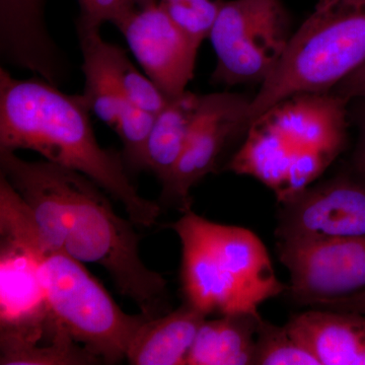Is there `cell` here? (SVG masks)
Instances as JSON below:
<instances>
[{
    "label": "cell",
    "instance_id": "6da1fadb",
    "mask_svg": "<svg viewBox=\"0 0 365 365\" xmlns=\"http://www.w3.org/2000/svg\"><path fill=\"white\" fill-rule=\"evenodd\" d=\"M0 175L32 210L41 244L111 276L120 294L148 319L169 313L168 282L139 254L140 237L130 220L115 212L97 182L76 170L16 151L0 150Z\"/></svg>",
    "mask_w": 365,
    "mask_h": 365
},
{
    "label": "cell",
    "instance_id": "7a4b0ae2",
    "mask_svg": "<svg viewBox=\"0 0 365 365\" xmlns=\"http://www.w3.org/2000/svg\"><path fill=\"white\" fill-rule=\"evenodd\" d=\"M83 95H68L37 78H14L0 68V150H28L76 170L124 206L134 225L157 223L160 206L139 195L123 157L98 143Z\"/></svg>",
    "mask_w": 365,
    "mask_h": 365
},
{
    "label": "cell",
    "instance_id": "3957f363",
    "mask_svg": "<svg viewBox=\"0 0 365 365\" xmlns=\"http://www.w3.org/2000/svg\"><path fill=\"white\" fill-rule=\"evenodd\" d=\"M350 101L334 91L276 103L250 126L225 170L272 190L278 203L313 185L345 150Z\"/></svg>",
    "mask_w": 365,
    "mask_h": 365
},
{
    "label": "cell",
    "instance_id": "277c9868",
    "mask_svg": "<svg viewBox=\"0 0 365 365\" xmlns=\"http://www.w3.org/2000/svg\"><path fill=\"white\" fill-rule=\"evenodd\" d=\"M178 235L182 292L203 313L260 314L264 302L287 292L252 230L210 222L188 209Z\"/></svg>",
    "mask_w": 365,
    "mask_h": 365
},
{
    "label": "cell",
    "instance_id": "5b68a950",
    "mask_svg": "<svg viewBox=\"0 0 365 365\" xmlns=\"http://www.w3.org/2000/svg\"><path fill=\"white\" fill-rule=\"evenodd\" d=\"M365 63V0H318L287 51L252 98L250 126L276 103L330 93Z\"/></svg>",
    "mask_w": 365,
    "mask_h": 365
},
{
    "label": "cell",
    "instance_id": "8992f818",
    "mask_svg": "<svg viewBox=\"0 0 365 365\" xmlns=\"http://www.w3.org/2000/svg\"><path fill=\"white\" fill-rule=\"evenodd\" d=\"M14 241L35 254L50 309L72 337L103 364L126 359L132 341L150 319L122 311L85 264L45 248L36 225Z\"/></svg>",
    "mask_w": 365,
    "mask_h": 365
},
{
    "label": "cell",
    "instance_id": "52a82bcc",
    "mask_svg": "<svg viewBox=\"0 0 365 365\" xmlns=\"http://www.w3.org/2000/svg\"><path fill=\"white\" fill-rule=\"evenodd\" d=\"M292 20L282 0H222L209 40L215 85H262L292 40Z\"/></svg>",
    "mask_w": 365,
    "mask_h": 365
},
{
    "label": "cell",
    "instance_id": "ba28073f",
    "mask_svg": "<svg viewBox=\"0 0 365 365\" xmlns=\"http://www.w3.org/2000/svg\"><path fill=\"white\" fill-rule=\"evenodd\" d=\"M277 253L289 271L288 294L302 306L365 289V235L280 239Z\"/></svg>",
    "mask_w": 365,
    "mask_h": 365
},
{
    "label": "cell",
    "instance_id": "9c48e42d",
    "mask_svg": "<svg viewBox=\"0 0 365 365\" xmlns=\"http://www.w3.org/2000/svg\"><path fill=\"white\" fill-rule=\"evenodd\" d=\"M252 98L227 91L203 95L188 143L170 181L163 187V203L174 205L181 212L191 209L192 188L215 173L225 151L248 133Z\"/></svg>",
    "mask_w": 365,
    "mask_h": 365
},
{
    "label": "cell",
    "instance_id": "30bf717a",
    "mask_svg": "<svg viewBox=\"0 0 365 365\" xmlns=\"http://www.w3.org/2000/svg\"><path fill=\"white\" fill-rule=\"evenodd\" d=\"M276 239L365 235V182L343 173L279 203Z\"/></svg>",
    "mask_w": 365,
    "mask_h": 365
},
{
    "label": "cell",
    "instance_id": "8fae6325",
    "mask_svg": "<svg viewBox=\"0 0 365 365\" xmlns=\"http://www.w3.org/2000/svg\"><path fill=\"white\" fill-rule=\"evenodd\" d=\"M118 30L144 73L169 100L193 79L198 48L160 4L136 9Z\"/></svg>",
    "mask_w": 365,
    "mask_h": 365
},
{
    "label": "cell",
    "instance_id": "7c38bea8",
    "mask_svg": "<svg viewBox=\"0 0 365 365\" xmlns=\"http://www.w3.org/2000/svg\"><path fill=\"white\" fill-rule=\"evenodd\" d=\"M46 0H0V56L7 66L49 78L66 63L45 18Z\"/></svg>",
    "mask_w": 365,
    "mask_h": 365
},
{
    "label": "cell",
    "instance_id": "4fadbf2b",
    "mask_svg": "<svg viewBox=\"0 0 365 365\" xmlns=\"http://www.w3.org/2000/svg\"><path fill=\"white\" fill-rule=\"evenodd\" d=\"M103 364L60 323L52 311L44 318L0 329L1 365H88Z\"/></svg>",
    "mask_w": 365,
    "mask_h": 365
},
{
    "label": "cell",
    "instance_id": "5bb4252c",
    "mask_svg": "<svg viewBox=\"0 0 365 365\" xmlns=\"http://www.w3.org/2000/svg\"><path fill=\"white\" fill-rule=\"evenodd\" d=\"M287 325L321 365H365L364 314L313 307Z\"/></svg>",
    "mask_w": 365,
    "mask_h": 365
},
{
    "label": "cell",
    "instance_id": "9a60e30c",
    "mask_svg": "<svg viewBox=\"0 0 365 365\" xmlns=\"http://www.w3.org/2000/svg\"><path fill=\"white\" fill-rule=\"evenodd\" d=\"M50 311L35 254L25 245L1 237L0 329L33 323Z\"/></svg>",
    "mask_w": 365,
    "mask_h": 365
},
{
    "label": "cell",
    "instance_id": "2e32d148",
    "mask_svg": "<svg viewBox=\"0 0 365 365\" xmlns=\"http://www.w3.org/2000/svg\"><path fill=\"white\" fill-rule=\"evenodd\" d=\"M208 316L187 304L148 319L127 351L132 365H186L199 329Z\"/></svg>",
    "mask_w": 365,
    "mask_h": 365
},
{
    "label": "cell",
    "instance_id": "e0dca14e",
    "mask_svg": "<svg viewBox=\"0 0 365 365\" xmlns=\"http://www.w3.org/2000/svg\"><path fill=\"white\" fill-rule=\"evenodd\" d=\"M203 95L186 91L170 98L155 116L145 153V170H150L162 186L170 181L198 118Z\"/></svg>",
    "mask_w": 365,
    "mask_h": 365
},
{
    "label": "cell",
    "instance_id": "ac0fdd59",
    "mask_svg": "<svg viewBox=\"0 0 365 365\" xmlns=\"http://www.w3.org/2000/svg\"><path fill=\"white\" fill-rule=\"evenodd\" d=\"M261 314H225L204 321L186 365L254 364Z\"/></svg>",
    "mask_w": 365,
    "mask_h": 365
},
{
    "label": "cell",
    "instance_id": "d6986e66",
    "mask_svg": "<svg viewBox=\"0 0 365 365\" xmlns=\"http://www.w3.org/2000/svg\"><path fill=\"white\" fill-rule=\"evenodd\" d=\"M78 41L90 46L115 85L131 104L153 115L167 106L169 98L132 63L123 48L107 42L100 30H76Z\"/></svg>",
    "mask_w": 365,
    "mask_h": 365
},
{
    "label": "cell",
    "instance_id": "ffe728a7",
    "mask_svg": "<svg viewBox=\"0 0 365 365\" xmlns=\"http://www.w3.org/2000/svg\"><path fill=\"white\" fill-rule=\"evenodd\" d=\"M79 46L83 54L81 69L85 76V88L81 95L91 112L115 130L120 117L131 103L115 85L90 46L85 43H79Z\"/></svg>",
    "mask_w": 365,
    "mask_h": 365
},
{
    "label": "cell",
    "instance_id": "44dd1931",
    "mask_svg": "<svg viewBox=\"0 0 365 365\" xmlns=\"http://www.w3.org/2000/svg\"><path fill=\"white\" fill-rule=\"evenodd\" d=\"M254 364L321 365L314 353L295 337L287 324L276 326L263 319L257 332Z\"/></svg>",
    "mask_w": 365,
    "mask_h": 365
},
{
    "label": "cell",
    "instance_id": "7402d4cb",
    "mask_svg": "<svg viewBox=\"0 0 365 365\" xmlns=\"http://www.w3.org/2000/svg\"><path fill=\"white\" fill-rule=\"evenodd\" d=\"M222 0H160L175 24L191 42L200 48L209 39Z\"/></svg>",
    "mask_w": 365,
    "mask_h": 365
},
{
    "label": "cell",
    "instance_id": "603a6c76",
    "mask_svg": "<svg viewBox=\"0 0 365 365\" xmlns=\"http://www.w3.org/2000/svg\"><path fill=\"white\" fill-rule=\"evenodd\" d=\"M157 115L129 104L120 117L115 131L123 145L122 157L127 169L145 170V153L151 129Z\"/></svg>",
    "mask_w": 365,
    "mask_h": 365
},
{
    "label": "cell",
    "instance_id": "cb8c5ba5",
    "mask_svg": "<svg viewBox=\"0 0 365 365\" xmlns=\"http://www.w3.org/2000/svg\"><path fill=\"white\" fill-rule=\"evenodd\" d=\"M78 4L76 30H101L105 23L117 28L137 9L130 0H78Z\"/></svg>",
    "mask_w": 365,
    "mask_h": 365
},
{
    "label": "cell",
    "instance_id": "d4e9b609",
    "mask_svg": "<svg viewBox=\"0 0 365 365\" xmlns=\"http://www.w3.org/2000/svg\"><path fill=\"white\" fill-rule=\"evenodd\" d=\"M349 118L359 129V137L352 155V173L365 182V98L350 101Z\"/></svg>",
    "mask_w": 365,
    "mask_h": 365
},
{
    "label": "cell",
    "instance_id": "484cf974",
    "mask_svg": "<svg viewBox=\"0 0 365 365\" xmlns=\"http://www.w3.org/2000/svg\"><path fill=\"white\" fill-rule=\"evenodd\" d=\"M332 91L348 101L365 98V63L343 79Z\"/></svg>",
    "mask_w": 365,
    "mask_h": 365
},
{
    "label": "cell",
    "instance_id": "4316f807",
    "mask_svg": "<svg viewBox=\"0 0 365 365\" xmlns=\"http://www.w3.org/2000/svg\"><path fill=\"white\" fill-rule=\"evenodd\" d=\"M314 309L353 312V313H359L365 316V289L356 292V294L348 295V297H341V299L322 302L318 306L314 307Z\"/></svg>",
    "mask_w": 365,
    "mask_h": 365
},
{
    "label": "cell",
    "instance_id": "83f0119b",
    "mask_svg": "<svg viewBox=\"0 0 365 365\" xmlns=\"http://www.w3.org/2000/svg\"><path fill=\"white\" fill-rule=\"evenodd\" d=\"M130 1L137 9H143V7H148L153 6V4H158L160 0H130Z\"/></svg>",
    "mask_w": 365,
    "mask_h": 365
}]
</instances>
